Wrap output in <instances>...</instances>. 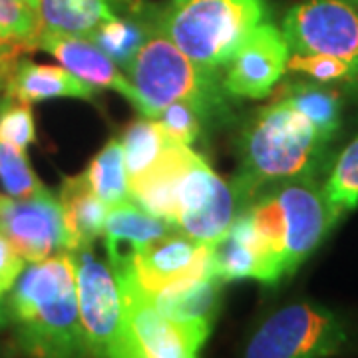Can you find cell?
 <instances>
[{"instance_id": "obj_1", "label": "cell", "mask_w": 358, "mask_h": 358, "mask_svg": "<svg viewBox=\"0 0 358 358\" xmlns=\"http://www.w3.org/2000/svg\"><path fill=\"white\" fill-rule=\"evenodd\" d=\"M2 305L16 343L30 358H92L78 310L72 253L30 263Z\"/></svg>"}, {"instance_id": "obj_2", "label": "cell", "mask_w": 358, "mask_h": 358, "mask_svg": "<svg viewBox=\"0 0 358 358\" xmlns=\"http://www.w3.org/2000/svg\"><path fill=\"white\" fill-rule=\"evenodd\" d=\"M327 141L313 124L282 100L257 110L239 138V171L231 187L239 211L257 193L296 178H315Z\"/></svg>"}, {"instance_id": "obj_3", "label": "cell", "mask_w": 358, "mask_h": 358, "mask_svg": "<svg viewBox=\"0 0 358 358\" xmlns=\"http://www.w3.org/2000/svg\"><path fill=\"white\" fill-rule=\"evenodd\" d=\"M126 70L140 94L143 117L155 120L173 102H187L205 122H221L231 115L221 72H209L195 64L164 34L159 22Z\"/></svg>"}, {"instance_id": "obj_4", "label": "cell", "mask_w": 358, "mask_h": 358, "mask_svg": "<svg viewBox=\"0 0 358 358\" xmlns=\"http://www.w3.org/2000/svg\"><path fill=\"white\" fill-rule=\"evenodd\" d=\"M267 14L265 0H171L159 28L195 64L223 72Z\"/></svg>"}, {"instance_id": "obj_5", "label": "cell", "mask_w": 358, "mask_h": 358, "mask_svg": "<svg viewBox=\"0 0 358 358\" xmlns=\"http://www.w3.org/2000/svg\"><path fill=\"white\" fill-rule=\"evenodd\" d=\"M76 267L78 310L92 358H129L122 289L110 263L94 245L72 253Z\"/></svg>"}, {"instance_id": "obj_6", "label": "cell", "mask_w": 358, "mask_h": 358, "mask_svg": "<svg viewBox=\"0 0 358 358\" xmlns=\"http://www.w3.org/2000/svg\"><path fill=\"white\" fill-rule=\"evenodd\" d=\"M348 341L343 320L315 303L275 310L251 334L243 358H331Z\"/></svg>"}, {"instance_id": "obj_7", "label": "cell", "mask_w": 358, "mask_h": 358, "mask_svg": "<svg viewBox=\"0 0 358 358\" xmlns=\"http://www.w3.org/2000/svg\"><path fill=\"white\" fill-rule=\"evenodd\" d=\"M112 268L124 299L129 358H199L211 327L167 319L141 291L128 263H117Z\"/></svg>"}, {"instance_id": "obj_8", "label": "cell", "mask_w": 358, "mask_h": 358, "mask_svg": "<svg viewBox=\"0 0 358 358\" xmlns=\"http://www.w3.org/2000/svg\"><path fill=\"white\" fill-rule=\"evenodd\" d=\"M294 54H327L345 62L358 80V10L346 0H305L282 20Z\"/></svg>"}, {"instance_id": "obj_9", "label": "cell", "mask_w": 358, "mask_h": 358, "mask_svg": "<svg viewBox=\"0 0 358 358\" xmlns=\"http://www.w3.org/2000/svg\"><path fill=\"white\" fill-rule=\"evenodd\" d=\"M268 189L277 195L287 219L282 267L285 277H291L322 243L343 213L331 205L322 185H319L315 178L289 179Z\"/></svg>"}, {"instance_id": "obj_10", "label": "cell", "mask_w": 358, "mask_h": 358, "mask_svg": "<svg viewBox=\"0 0 358 358\" xmlns=\"http://www.w3.org/2000/svg\"><path fill=\"white\" fill-rule=\"evenodd\" d=\"M237 213L233 187L197 154L181 185L176 227L199 243L215 245L227 235Z\"/></svg>"}, {"instance_id": "obj_11", "label": "cell", "mask_w": 358, "mask_h": 358, "mask_svg": "<svg viewBox=\"0 0 358 358\" xmlns=\"http://www.w3.org/2000/svg\"><path fill=\"white\" fill-rule=\"evenodd\" d=\"M0 229L26 263L66 251L62 205L48 189L26 199L0 195Z\"/></svg>"}, {"instance_id": "obj_12", "label": "cell", "mask_w": 358, "mask_h": 358, "mask_svg": "<svg viewBox=\"0 0 358 358\" xmlns=\"http://www.w3.org/2000/svg\"><path fill=\"white\" fill-rule=\"evenodd\" d=\"M122 263H128L136 282L148 294L213 273L211 245L199 243L179 229L169 231L164 237L143 245Z\"/></svg>"}, {"instance_id": "obj_13", "label": "cell", "mask_w": 358, "mask_h": 358, "mask_svg": "<svg viewBox=\"0 0 358 358\" xmlns=\"http://www.w3.org/2000/svg\"><path fill=\"white\" fill-rule=\"evenodd\" d=\"M289 44L271 22L259 24L235 52L223 76V88L233 98L263 100L287 70Z\"/></svg>"}, {"instance_id": "obj_14", "label": "cell", "mask_w": 358, "mask_h": 358, "mask_svg": "<svg viewBox=\"0 0 358 358\" xmlns=\"http://www.w3.org/2000/svg\"><path fill=\"white\" fill-rule=\"evenodd\" d=\"M36 48L48 52L68 72H72L92 88L114 90L117 94H122L140 112L141 100L138 90L117 70L114 60L108 54H103L90 38L42 30Z\"/></svg>"}, {"instance_id": "obj_15", "label": "cell", "mask_w": 358, "mask_h": 358, "mask_svg": "<svg viewBox=\"0 0 358 358\" xmlns=\"http://www.w3.org/2000/svg\"><path fill=\"white\" fill-rule=\"evenodd\" d=\"M211 268L223 282L255 279L275 285L282 279L275 261L257 241L255 231L245 211L235 215L227 235L219 243L211 245Z\"/></svg>"}, {"instance_id": "obj_16", "label": "cell", "mask_w": 358, "mask_h": 358, "mask_svg": "<svg viewBox=\"0 0 358 358\" xmlns=\"http://www.w3.org/2000/svg\"><path fill=\"white\" fill-rule=\"evenodd\" d=\"M195 157L197 154L189 145L169 140L164 154L159 155L152 169L129 183V197L152 215L176 227L181 185Z\"/></svg>"}, {"instance_id": "obj_17", "label": "cell", "mask_w": 358, "mask_h": 358, "mask_svg": "<svg viewBox=\"0 0 358 358\" xmlns=\"http://www.w3.org/2000/svg\"><path fill=\"white\" fill-rule=\"evenodd\" d=\"M6 98L22 103H38L54 98H80L92 102L96 90L84 84L66 68L16 60L4 84Z\"/></svg>"}, {"instance_id": "obj_18", "label": "cell", "mask_w": 358, "mask_h": 358, "mask_svg": "<svg viewBox=\"0 0 358 358\" xmlns=\"http://www.w3.org/2000/svg\"><path fill=\"white\" fill-rule=\"evenodd\" d=\"M173 229L178 227L152 215L131 197L128 201L108 207L106 221H103L108 263L115 265V263L128 261L143 245L152 243Z\"/></svg>"}, {"instance_id": "obj_19", "label": "cell", "mask_w": 358, "mask_h": 358, "mask_svg": "<svg viewBox=\"0 0 358 358\" xmlns=\"http://www.w3.org/2000/svg\"><path fill=\"white\" fill-rule=\"evenodd\" d=\"M140 0H38L40 32H58L86 36L117 13L134 14L141 10Z\"/></svg>"}, {"instance_id": "obj_20", "label": "cell", "mask_w": 358, "mask_h": 358, "mask_svg": "<svg viewBox=\"0 0 358 358\" xmlns=\"http://www.w3.org/2000/svg\"><path fill=\"white\" fill-rule=\"evenodd\" d=\"M58 201L64 215L68 253L90 247L98 237H102L108 207L90 187L86 173L64 178L58 192Z\"/></svg>"}, {"instance_id": "obj_21", "label": "cell", "mask_w": 358, "mask_h": 358, "mask_svg": "<svg viewBox=\"0 0 358 358\" xmlns=\"http://www.w3.org/2000/svg\"><path fill=\"white\" fill-rule=\"evenodd\" d=\"M221 285L223 281L211 273L205 277L176 282L154 294H145L154 303V307L162 315H166L167 319L181 320V322H201L213 327Z\"/></svg>"}, {"instance_id": "obj_22", "label": "cell", "mask_w": 358, "mask_h": 358, "mask_svg": "<svg viewBox=\"0 0 358 358\" xmlns=\"http://www.w3.org/2000/svg\"><path fill=\"white\" fill-rule=\"evenodd\" d=\"M157 22H159V14H154V10L150 16H143V13L138 10L128 16H114L110 20H103L88 38L103 54H108L115 66L128 68L136 52L140 50V46L157 26Z\"/></svg>"}, {"instance_id": "obj_23", "label": "cell", "mask_w": 358, "mask_h": 358, "mask_svg": "<svg viewBox=\"0 0 358 358\" xmlns=\"http://www.w3.org/2000/svg\"><path fill=\"white\" fill-rule=\"evenodd\" d=\"M279 100L305 115L322 140H333L341 126V98L320 82H289Z\"/></svg>"}, {"instance_id": "obj_24", "label": "cell", "mask_w": 358, "mask_h": 358, "mask_svg": "<svg viewBox=\"0 0 358 358\" xmlns=\"http://www.w3.org/2000/svg\"><path fill=\"white\" fill-rule=\"evenodd\" d=\"M84 173L88 178L90 187L106 203V207H114L129 199L126 155L120 138L108 141L100 150V154L90 162Z\"/></svg>"}, {"instance_id": "obj_25", "label": "cell", "mask_w": 358, "mask_h": 358, "mask_svg": "<svg viewBox=\"0 0 358 358\" xmlns=\"http://www.w3.org/2000/svg\"><path fill=\"white\" fill-rule=\"evenodd\" d=\"M243 211L251 221L257 241L275 261V265L281 271V277H285L282 261H285V241H287V219L277 195L273 193V189L257 193Z\"/></svg>"}, {"instance_id": "obj_26", "label": "cell", "mask_w": 358, "mask_h": 358, "mask_svg": "<svg viewBox=\"0 0 358 358\" xmlns=\"http://www.w3.org/2000/svg\"><path fill=\"white\" fill-rule=\"evenodd\" d=\"M120 140H122L124 155H126L128 181L134 183L145 171L152 169V166L159 159V155L164 154L171 138L164 131L157 120L143 117L129 124Z\"/></svg>"}, {"instance_id": "obj_27", "label": "cell", "mask_w": 358, "mask_h": 358, "mask_svg": "<svg viewBox=\"0 0 358 358\" xmlns=\"http://www.w3.org/2000/svg\"><path fill=\"white\" fill-rule=\"evenodd\" d=\"M322 189L331 205L341 213L358 207V136L336 157Z\"/></svg>"}, {"instance_id": "obj_28", "label": "cell", "mask_w": 358, "mask_h": 358, "mask_svg": "<svg viewBox=\"0 0 358 358\" xmlns=\"http://www.w3.org/2000/svg\"><path fill=\"white\" fill-rule=\"evenodd\" d=\"M0 183L14 199H26L46 189L30 166L26 150L8 143H0Z\"/></svg>"}, {"instance_id": "obj_29", "label": "cell", "mask_w": 358, "mask_h": 358, "mask_svg": "<svg viewBox=\"0 0 358 358\" xmlns=\"http://www.w3.org/2000/svg\"><path fill=\"white\" fill-rule=\"evenodd\" d=\"M40 36V20L34 8L22 0H0V38L34 50Z\"/></svg>"}, {"instance_id": "obj_30", "label": "cell", "mask_w": 358, "mask_h": 358, "mask_svg": "<svg viewBox=\"0 0 358 358\" xmlns=\"http://www.w3.org/2000/svg\"><path fill=\"white\" fill-rule=\"evenodd\" d=\"M36 141V126L30 103L4 98L0 103V143L26 150Z\"/></svg>"}, {"instance_id": "obj_31", "label": "cell", "mask_w": 358, "mask_h": 358, "mask_svg": "<svg viewBox=\"0 0 358 358\" xmlns=\"http://www.w3.org/2000/svg\"><path fill=\"white\" fill-rule=\"evenodd\" d=\"M171 140L192 148L203 134L205 120L187 102H173L166 106L155 117Z\"/></svg>"}, {"instance_id": "obj_32", "label": "cell", "mask_w": 358, "mask_h": 358, "mask_svg": "<svg viewBox=\"0 0 358 358\" xmlns=\"http://www.w3.org/2000/svg\"><path fill=\"white\" fill-rule=\"evenodd\" d=\"M287 70L307 74L310 80L320 82V84H331V82H345L350 80L355 82L357 78L352 74V70L341 62L338 58L327 56V54H289L287 60Z\"/></svg>"}, {"instance_id": "obj_33", "label": "cell", "mask_w": 358, "mask_h": 358, "mask_svg": "<svg viewBox=\"0 0 358 358\" xmlns=\"http://www.w3.org/2000/svg\"><path fill=\"white\" fill-rule=\"evenodd\" d=\"M24 267L26 261L0 229V301L13 289Z\"/></svg>"}, {"instance_id": "obj_34", "label": "cell", "mask_w": 358, "mask_h": 358, "mask_svg": "<svg viewBox=\"0 0 358 358\" xmlns=\"http://www.w3.org/2000/svg\"><path fill=\"white\" fill-rule=\"evenodd\" d=\"M13 62H4V64H0V88H4V84H6V78H8V72H10V68H13Z\"/></svg>"}, {"instance_id": "obj_35", "label": "cell", "mask_w": 358, "mask_h": 358, "mask_svg": "<svg viewBox=\"0 0 358 358\" xmlns=\"http://www.w3.org/2000/svg\"><path fill=\"white\" fill-rule=\"evenodd\" d=\"M22 2H24V4H28L30 8H34V10L38 8V0H22Z\"/></svg>"}, {"instance_id": "obj_36", "label": "cell", "mask_w": 358, "mask_h": 358, "mask_svg": "<svg viewBox=\"0 0 358 358\" xmlns=\"http://www.w3.org/2000/svg\"><path fill=\"white\" fill-rule=\"evenodd\" d=\"M4 322H6V315H4V305L0 301V324H4Z\"/></svg>"}, {"instance_id": "obj_37", "label": "cell", "mask_w": 358, "mask_h": 358, "mask_svg": "<svg viewBox=\"0 0 358 358\" xmlns=\"http://www.w3.org/2000/svg\"><path fill=\"white\" fill-rule=\"evenodd\" d=\"M346 2H348L350 6H355V8H357V10H358V0H346Z\"/></svg>"}, {"instance_id": "obj_38", "label": "cell", "mask_w": 358, "mask_h": 358, "mask_svg": "<svg viewBox=\"0 0 358 358\" xmlns=\"http://www.w3.org/2000/svg\"><path fill=\"white\" fill-rule=\"evenodd\" d=\"M0 40H2V38H0Z\"/></svg>"}]
</instances>
